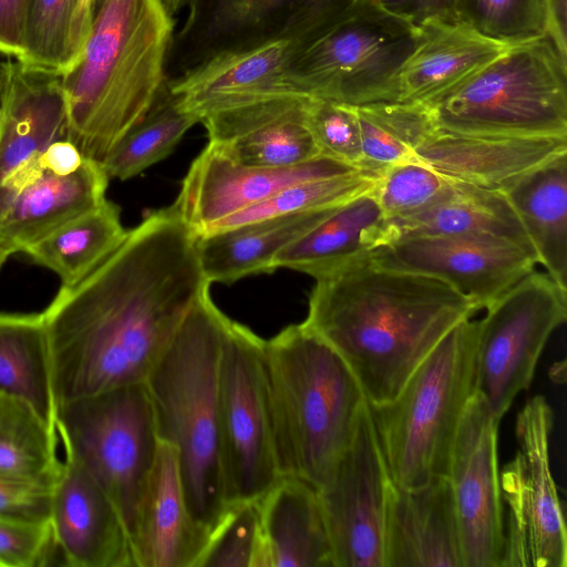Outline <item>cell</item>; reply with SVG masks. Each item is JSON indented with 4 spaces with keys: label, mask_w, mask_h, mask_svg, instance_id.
<instances>
[{
    "label": "cell",
    "mask_w": 567,
    "mask_h": 567,
    "mask_svg": "<svg viewBox=\"0 0 567 567\" xmlns=\"http://www.w3.org/2000/svg\"><path fill=\"white\" fill-rule=\"evenodd\" d=\"M120 208L105 199L29 246L23 252L73 286L95 269L124 239Z\"/></svg>",
    "instance_id": "obj_33"
},
{
    "label": "cell",
    "mask_w": 567,
    "mask_h": 567,
    "mask_svg": "<svg viewBox=\"0 0 567 567\" xmlns=\"http://www.w3.org/2000/svg\"><path fill=\"white\" fill-rule=\"evenodd\" d=\"M398 78L401 103L427 104L476 74L512 44L483 35L462 21L430 20Z\"/></svg>",
    "instance_id": "obj_24"
},
{
    "label": "cell",
    "mask_w": 567,
    "mask_h": 567,
    "mask_svg": "<svg viewBox=\"0 0 567 567\" xmlns=\"http://www.w3.org/2000/svg\"><path fill=\"white\" fill-rule=\"evenodd\" d=\"M52 487L0 476V516L44 523L50 519Z\"/></svg>",
    "instance_id": "obj_44"
},
{
    "label": "cell",
    "mask_w": 567,
    "mask_h": 567,
    "mask_svg": "<svg viewBox=\"0 0 567 567\" xmlns=\"http://www.w3.org/2000/svg\"><path fill=\"white\" fill-rule=\"evenodd\" d=\"M553 411L542 395L518 413V450L499 476L508 506L502 567H566L567 535L549 465Z\"/></svg>",
    "instance_id": "obj_13"
},
{
    "label": "cell",
    "mask_w": 567,
    "mask_h": 567,
    "mask_svg": "<svg viewBox=\"0 0 567 567\" xmlns=\"http://www.w3.org/2000/svg\"><path fill=\"white\" fill-rule=\"evenodd\" d=\"M279 476L320 489L350 444L367 399L340 355L302 323L265 340Z\"/></svg>",
    "instance_id": "obj_5"
},
{
    "label": "cell",
    "mask_w": 567,
    "mask_h": 567,
    "mask_svg": "<svg viewBox=\"0 0 567 567\" xmlns=\"http://www.w3.org/2000/svg\"><path fill=\"white\" fill-rule=\"evenodd\" d=\"M0 393L25 401L56 430L49 341L41 313H0Z\"/></svg>",
    "instance_id": "obj_32"
},
{
    "label": "cell",
    "mask_w": 567,
    "mask_h": 567,
    "mask_svg": "<svg viewBox=\"0 0 567 567\" xmlns=\"http://www.w3.org/2000/svg\"><path fill=\"white\" fill-rule=\"evenodd\" d=\"M456 184L457 181L410 159L382 172L373 194L389 220L416 214L445 199L455 190Z\"/></svg>",
    "instance_id": "obj_40"
},
{
    "label": "cell",
    "mask_w": 567,
    "mask_h": 567,
    "mask_svg": "<svg viewBox=\"0 0 567 567\" xmlns=\"http://www.w3.org/2000/svg\"><path fill=\"white\" fill-rule=\"evenodd\" d=\"M110 177L101 163L84 158L68 175L44 173L25 187L0 220V236L16 250L29 246L105 199Z\"/></svg>",
    "instance_id": "obj_26"
},
{
    "label": "cell",
    "mask_w": 567,
    "mask_h": 567,
    "mask_svg": "<svg viewBox=\"0 0 567 567\" xmlns=\"http://www.w3.org/2000/svg\"><path fill=\"white\" fill-rule=\"evenodd\" d=\"M55 427L64 451L112 499L130 536L159 445L145 383L60 403Z\"/></svg>",
    "instance_id": "obj_9"
},
{
    "label": "cell",
    "mask_w": 567,
    "mask_h": 567,
    "mask_svg": "<svg viewBox=\"0 0 567 567\" xmlns=\"http://www.w3.org/2000/svg\"><path fill=\"white\" fill-rule=\"evenodd\" d=\"M197 235L174 205L148 214L41 313L60 403L143 383L210 287Z\"/></svg>",
    "instance_id": "obj_1"
},
{
    "label": "cell",
    "mask_w": 567,
    "mask_h": 567,
    "mask_svg": "<svg viewBox=\"0 0 567 567\" xmlns=\"http://www.w3.org/2000/svg\"><path fill=\"white\" fill-rule=\"evenodd\" d=\"M195 567H269L259 501L227 504Z\"/></svg>",
    "instance_id": "obj_39"
},
{
    "label": "cell",
    "mask_w": 567,
    "mask_h": 567,
    "mask_svg": "<svg viewBox=\"0 0 567 567\" xmlns=\"http://www.w3.org/2000/svg\"><path fill=\"white\" fill-rule=\"evenodd\" d=\"M14 252V248L3 237L0 236V268L8 259V257Z\"/></svg>",
    "instance_id": "obj_50"
},
{
    "label": "cell",
    "mask_w": 567,
    "mask_h": 567,
    "mask_svg": "<svg viewBox=\"0 0 567 567\" xmlns=\"http://www.w3.org/2000/svg\"><path fill=\"white\" fill-rule=\"evenodd\" d=\"M196 123L198 120L179 106L167 80L142 120L101 164L110 178H132L167 157Z\"/></svg>",
    "instance_id": "obj_37"
},
{
    "label": "cell",
    "mask_w": 567,
    "mask_h": 567,
    "mask_svg": "<svg viewBox=\"0 0 567 567\" xmlns=\"http://www.w3.org/2000/svg\"><path fill=\"white\" fill-rule=\"evenodd\" d=\"M537 264L567 290V153L519 178L506 192Z\"/></svg>",
    "instance_id": "obj_30"
},
{
    "label": "cell",
    "mask_w": 567,
    "mask_h": 567,
    "mask_svg": "<svg viewBox=\"0 0 567 567\" xmlns=\"http://www.w3.org/2000/svg\"><path fill=\"white\" fill-rule=\"evenodd\" d=\"M55 553L50 520L44 523L0 516V567H38Z\"/></svg>",
    "instance_id": "obj_43"
},
{
    "label": "cell",
    "mask_w": 567,
    "mask_h": 567,
    "mask_svg": "<svg viewBox=\"0 0 567 567\" xmlns=\"http://www.w3.org/2000/svg\"><path fill=\"white\" fill-rule=\"evenodd\" d=\"M466 234L507 238L534 252L505 193L458 181L445 199L416 214L385 220L379 246L405 237Z\"/></svg>",
    "instance_id": "obj_29"
},
{
    "label": "cell",
    "mask_w": 567,
    "mask_h": 567,
    "mask_svg": "<svg viewBox=\"0 0 567 567\" xmlns=\"http://www.w3.org/2000/svg\"><path fill=\"white\" fill-rule=\"evenodd\" d=\"M58 432L25 401L0 393V476L52 487Z\"/></svg>",
    "instance_id": "obj_34"
},
{
    "label": "cell",
    "mask_w": 567,
    "mask_h": 567,
    "mask_svg": "<svg viewBox=\"0 0 567 567\" xmlns=\"http://www.w3.org/2000/svg\"><path fill=\"white\" fill-rule=\"evenodd\" d=\"M33 0H0V53L20 60L23 55Z\"/></svg>",
    "instance_id": "obj_45"
},
{
    "label": "cell",
    "mask_w": 567,
    "mask_h": 567,
    "mask_svg": "<svg viewBox=\"0 0 567 567\" xmlns=\"http://www.w3.org/2000/svg\"><path fill=\"white\" fill-rule=\"evenodd\" d=\"M95 0H33L19 61L62 75L81 58Z\"/></svg>",
    "instance_id": "obj_36"
},
{
    "label": "cell",
    "mask_w": 567,
    "mask_h": 567,
    "mask_svg": "<svg viewBox=\"0 0 567 567\" xmlns=\"http://www.w3.org/2000/svg\"><path fill=\"white\" fill-rule=\"evenodd\" d=\"M379 177L378 174L355 171L349 174L297 183L260 203L216 221L200 236L277 216L336 206L370 192L377 185Z\"/></svg>",
    "instance_id": "obj_38"
},
{
    "label": "cell",
    "mask_w": 567,
    "mask_h": 567,
    "mask_svg": "<svg viewBox=\"0 0 567 567\" xmlns=\"http://www.w3.org/2000/svg\"><path fill=\"white\" fill-rule=\"evenodd\" d=\"M0 63L4 95L0 125V220L44 169L42 157L68 137V107L61 75L17 59Z\"/></svg>",
    "instance_id": "obj_17"
},
{
    "label": "cell",
    "mask_w": 567,
    "mask_h": 567,
    "mask_svg": "<svg viewBox=\"0 0 567 567\" xmlns=\"http://www.w3.org/2000/svg\"><path fill=\"white\" fill-rule=\"evenodd\" d=\"M567 153V136L481 135L437 128L413 159L458 182L505 193L519 178Z\"/></svg>",
    "instance_id": "obj_20"
},
{
    "label": "cell",
    "mask_w": 567,
    "mask_h": 567,
    "mask_svg": "<svg viewBox=\"0 0 567 567\" xmlns=\"http://www.w3.org/2000/svg\"><path fill=\"white\" fill-rule=\"evenodd\" d=\"M293 50L291 43L280 41L217 55L168 81L169 89L179 106L198 122L217 111L299 93L287 75V63Z\"/></svg>",
    "instance_id": "obj_22"
},
{
    "label": "cell",
    "mask_w": 567,
    "mask_h": 567,
    "mask_svg": "<svg viewBox=\"0 0 567 567\" xmlns=\"http://www.w3.org/2000/svg\"><path fill=\"white\" fill-rule=\"evenodd\" d=\"M457 16L483 35L507 44L545 37L542 0H457Z\"/></svg>",
    "instance_id": "obj_41"
},
{
    "label": "cell",
    "mask_w": 567,
    "mask_h": 567,
    "mask_svg": "<svg viewBox=\"0 0 567 567\" xmlns=\"http://www.w3.org/2000/svg\"><path fill=\"white\" fill-rule=\"evenodd\" d=\"M388 11L420 25L430 20L460 21L457 0H373Z\"/></svg>",
    "instance_id": "obj_46"
},
{
    "label": "cell",
    "mask_w": 567,
    "mask_h": 567,
    "mask_svg": "<svg viewBox=\"0 0 567 567\" xmlns=\"http://www.w3.org/2000/svg\"><path fill=\"white\" fill-rule=\"evenodd\" d=\"M566 318L567 290L534 269L477 321L475 389L498 422L529 386L547 340Z\"/></svg>",
    "instance_id": "obj_12"
},
{
    "label": "cell",
    "mask_w": 567,
    "mask_h": 567,
    "mask_svg": "<svg viewBox=\"0 0 567 567\" xmlns=\"http://www.w3.org/2000/svg\"><path fill=\"white\" fill-rule=\"evenodd\" d=\"M425 105L436 126L447 132L567 136V60L546 35L512 44Z\"/></svg>",
    "instance_id": "obj_7"
},
{
    "label": "cell",
    "mask_w": 567,
    "mask_h": 567,
    "mask_svg": "<svg viewBox=\"0 0 567 567\" xmlns=\"http://www.w3.org/2000/svg\"><path fill=\"white\" fill-rule=\"evenodd\" d=\"M476 331L477 321L458 322L391 401L369 404L393 485L412 488L447 476L461 421L476 393Z\"/></svg>",
    "instance_id": "obj_6"
},
{
    "label": "cell",
    "mask_w": 567,
    "mask_h": 567,
    "mask_svg": "<svg viewBox=\"0 0 567 567\" xmlns=\"http://www.w3.org/2000/svg\"><path fill=\"white\" fill-rule=\"evenodd\" d=\"M190 0H158L165 12L174 18L183 8L187 7Z\"/></svg>",
    "instance_id": "obj_49"
},
{
    "label": "cell",
    "mask_w": 567,
    "mask_h": 567,
    "mask_svg": "<svg viewBox=\"0 0 567 567\" xmlns=\"http://www.w3.org/2000/svg\"><path fill=\"white\" fill-rule=\"evenodd\" d=\"M207 536L189 511L176 449L159 441L130 532L134 567H195Z\"/></svg>",
    "instance_id": "obj_21"
},
{
    "label": "cell",
    "mask_w": 567,
    "mask_h": 567,
    "mask_svg": "<svg viewBox=\"0 0 567 567\" xmlns=\"http://www.w3.org/2000/svg\"><path fill=\"white\" fill-rule=\"evenodd\" d=\"M228 320L204 290L144 382L158 439L176 449L189 511L208 533L227 506L218 379Z\"/></svg>",
    "instance_id": "obj_4"
},
{
    "label": "cell",
    "mask_w": 567,
    "mask_h": 567,
    "mask_svg": "<svg viewBox=\"0 0 567 567\" xmlns=\"http://www.w3.org/2000/svg\"><path fill=\"white\" fill-rule=\"evenodd\" d=\"M354 110L360 132V167L378 175L413 159L414 150L439 128L425 104L375 102L354 105Z\"/></svg>",
    "instance_id": "obj_35"
},
{
    "label": "cell",
    "mask_w": 567,
    "mask_h": 567,
    "mask_svg": "<svg viewBox=\"0 0 567 567\" xmlns=\"http://www.w3.org/2000/svg\"><path fill=\"white\" fill-rule=\"evenodd\" d=\"M173 18L158 0H96L76 64L61 75L68 138L102 163L167 81Z\"/></svg>",
    "instance_id": "obj_3"
},
{
    "label": "cell",
    "mask_w": 567,
    "mask_h": 567,
    "mask_svg": "<svg viewBox=\"0 0 567 567\" xmlns=\"http://www.w3.org/2000/svg\"><path fill=\"white\" fill-rule=\"evenodd\" d=\"M392 486L367 403L350 444L319 489L334 567H384Z\"/></svg>",
    "instance_id": "obj_14"
},
{
    "label": "cell",
    "mask_w": 567,
    "mask_h": 567,
    "mask_svg": "<svg viewBox=\"0 0 567 567\" xmlns=\"http://www.w3.org/2000/svg\"><path fill=\"white\" fill-rule=\"evenodd\" d=\"M384 567H462L447 477L412 488L392 486L384 529Z\"/></svg>",
    "instance_id": "obj_23"
},
{
    "label": "cell",
    "mask_w": 567,
    "mask_h": 567,
    "mask_svg": "<svg viewBox=\"0 0 567 567\" xmlns=\"http://www.w3.org/2000/svg\"><path fill=\"white\" fill-rule=\"evenodd\" d=\"M309 97L290 93L265 100L247 114L241 135L212 144L250 166L288 167L321 156L306 121Z\"/></svg>",
    "instance_id": "obj_31"
},
{
    "label": "cell",
    "mask_w": 567,
    "mask_h": 567,
    "mask_svg": "<svg viewBox=\"0 0 567 567\" xmlns=\"http://www.w3.org/2000/svg\"><path fill=\"white\" fill-rule=\"evenodd\" d=\"M498 421L475 393L461 421L447 473L462 567H502L505 527L497 465Z\"/></svg>",
    "instance_id": "obj_16"
},
{
    "label": "cell",
    "mask_w": 567,
    "mask_h": 567,
    "mask_svg": "<svg viewBox=\"0 0 567 567\" xmlns=\"http://www.w3.org/2000/svg\"><path fill=\"white\" fill-rule=\"evenodd\" d=\"M419 25L361 0L310 43L295 49L287 75L303 95L350 105L398 102L399 72L421 41Z\"/></svg>",
    "instance_id": "obj_8"
},
{
    "label": "cell",
    "mask_w": 567,
    "mask_h": 567,
    "mask_svg": "<svg viewBox=\"0 0 567 567\" xmlns=\"http://www.w3.org/2000/svg\"><path fill=\"white\" fill-rule=\"evenodd\" d=\"M545 35L567 60V0H542Z\"/></svg>",
    "instance_id": "obj_48"
},
{
    "label": "cell",
    "mask_w": 567,
    "mask_h": 567,
    "mask_svg": "<svg viewBox=\"0 0 567 567\" xmlns=\"http://www.w3.org/2000/svg\"><path fill=\"white\" fill-rule=\"evenodd\" d=\"M84 156L68 138L52 143L42 157L44 173L68 175L75 172L83 163Z\"/></svg>",
    "instance_id": "obj_47"
},
{
    "label": "cell",
    "mask_w": 567,
    "mask_h": 567,
    "mask_svg": "<svg viewBox=\"0 0 567 567\" xmlns=\"http://www.w3.org/2000/svg\"><path fill=\"white\" fill-rule=\"evenodd\" d=\"M218 411L226 503L259 501L279 477L265 340L231 319L220 352Z\"/></svg>",
    "instance_id": "obj_10"
},
{
    "label": "cell",
    "mask_w": 567,
    "mask_h": 567,
    "mask_svg": "<svg viewBox=\"0 0 567 567\" xmlns=\"http://www.w3.org/2000/svg\"><path fill=\"white\" fill-rule=\"evenodd\" d=\"M55 551L73 567H134L130 536L116 506L69 453L52 486Z\"/></svg>",
    "instance_id": "obj_19"
},
{
    "label": "cell",
    "mask_w": 567,
    "mask_h": 567,
    "mask_svg": "<svg viewBox=\"0 0 567 567\" xmlns=\"http://www.w3.org/2000/svg\"><path fill=\"white\" fill-rule=\"evenodd\" d=\"M336 206L277 216L199 236L197 250L206 279L210 285H229L250 275L275 271V256Z\"/></svg>",
    "instance_id": "obj_28"
},
{
    "label": "cell",
    "mask_w": 567,
    "mask_h": 567,
    "mask_svg": "<svg viewBox=\"0 0 567 567\" xmlns=\"http://www.w3.org/2000/svg\"><path fill=\"white\" fill-rule=\"evenodd\" d=\"M361 0H190L173 35L166 76L176 80L217 55L272 42L301 48L343 19Z\"/></svg>",
    "instance_id": "obj_11"
},
{
    "label": "cell",
    "mask_w": 567,
    "mask_h": 567,
    "mask_svg": "<svg viewBox=\"0 0 567 567\" xmlns=\"http://www.w3.org/2000/svg\"><path fill=\"white\" fill-rule=\"evenodd\" d=\"M3 95H4L3 73L0 68V125H1L2 111H3Z\"/></svg>",
    "instance_id": "obj_51"
},
{
    "label": "cell",
    "mask_w": 567,
    "mask_h": 567,
    "mask_svg": "<svg viewBox=\"0 0 567 567\" xmlns=\"http://www.w3.org/2000/svg\"><path fill=\"white\" fill-rule=\"evenodd\" d=\"M269 567H334L319 489L279 476L259 499Z\"/></svg>",
    "instance_id": "obj_25"
},
{
    "label": "cell",
    "mask_w": 567,
    "mask_h": 567,
    "mask_svg": "<svg viewBox=\"0 0 567 567\" xmlns=\"http://www.w3.org/2000/svg\"><path fill=\"white\" fill-rule=\"evenodd\" d=\"M367 258L379 267L444 281L478 310L486 309L537 264L527 247L486 234L400 238L378 246Z\"/></svg>",
    "instance_id": "obj_15"
},
{
    "label": "cell",
    "mask_w": 567,
    "mask_h": 567,
    "mask_svg": "<svg viewBox=\"0 0 567 567\" xmlns=\"http://www.w3.org/2000/svg\"><path fill=\"white\" fill-rule=\"evenodd\" d=\"M307 125L322 156L361 169V144L354 105L309 97Z\"/></svg>",
    "instance_id": "obj_42"
},
{
    "label": "cell",
    "mask_w": 567,
    "mask_h": 567,
    "mask_svg": "<svg viewBox=\"0 0 567 567\" xmlns=\"http://www.w3.org/2000/svg\"><path fill=\"white\" fill-rule=\"evenodd\" d=\"M476 311L444 281L379 267L364 256L316 279L301 323L346 362L367 402L381 405Z\"/></svg>",
    "instance_id": "obj_2"
},
{
    "label": "cell",
    "mask_w": 567,
    "mask_h": 567,
    "mask_svg": "<svg viewBox=\"0 0 567 567\" xmlns=\"http://www.w3.org/2000/svg\"><path fill=\"white\" fill-rule=\"evenodd\" d=\"M362 171L327 156L288 167L240 164L208 142L190 164L173 204L200 236L216 221L305 181Z\"/></svg>",
    "instance_id": "obj_18"
},
{
    "label": "cell",
    "mask_w": 567,
    "mask_h": 567,
    "mask_svg": "<svg viewBox=\"0 0 567 567\" xmlns=\"http://www.w3.org/2000/svg\"><path fill=\"white\" fill-rule=\"evenodd\" d=\"M385 218L373 189L336 206L301 237L282 248L272 267L315 279L358 260L378 247Z\"/></svg>",
    "instance_id": "obj_27"
}]
</instances>
